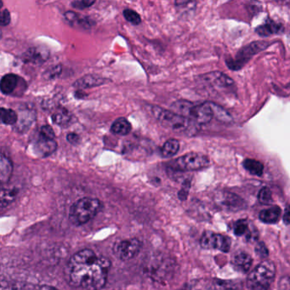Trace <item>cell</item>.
Returning a JSON list of instances; mask_svg holds the SVG:
<instances>
[{"instance_id": "1", "label": "cell", "mask_w": 290, "mask_h": 290, "mask_svg": "<svg viewBox=\"0 0 290 290\" xmlns=\"http://www.w3.org/2000/svg\"><path fill=\"white\" fill-rule=\"evenodd\" d=\"M111 261L85 248L72 255L65 269L72 287L79 290H100L107 284Z\"/></svg>"}, {"instance_id": "2", "label": "cell", "mask_w": 290, "mask_h": 290, "mask_svg": "<svg viewBox=\"0 0 290 290\" xmlns=\"http://www.w3.org/2000/svg\"><path fill=\"white\" fill-rule=\"evenodd\" d=\"M149 107L155 119L166 129L186 135H193L195 133L196 123L193 120L181 116L171 110L164 109L158 106H150Z\"/></svg>"}, {"instance_id": "3", "label": "cell", "mask_w": 290, "mask_h": 290, "mask_svg": "<svg viewBox=\"0 0 290 290\" xmlns=\"http://www.w3.org/2000/svg\"><path fill=\"white\" fill-rule=\"evenodd\" d=\"M102 209L100 201L94 197H83L75 202L69 210V219L75 226H82L93 219Z\"/></svg>"}, {"instance_id": "4", "label": "cell", "mask_w": 290, "mask_h": 290, "mask_svg": "<svg viewBox=\"0 0 290 290\" xmlns=\"http://www.w3.org/2000/svg\"><path fill=\"white\" fill-rule=\"evenodd\" d=\"M275 265L271 261H264L252 271L248 278V288H260L267 290L274 281Z\"/></svg>"}, {"instance_id": "5", "label": "cell", "mask_w": 290, "mask_h": 290, "mask_svg": "<svg viewBox=\"0 0 290 290\" xmlns=\"http://www.w3.org/2000/svg\"><path fill=\"white\" fill-rule=\"evenodd\" d=\"M210 163V158L207 155L200 152H189L169 164L175 170L193 171L206 168Z\"/></svg>"}, {"instance_id": "6", "label": "cell", "mask_w": 290, "mask_h": 290, "mask_svg": "<svg viewBox=\"0 0 290 290\" xmlns=\"http://www.w3.org/2000/svg\"><path fill=\"white\" fill-rule=\"evenodd\" d=\"M270 46V43L256 41L241 48L236 55L235 59L227 61V66L232 70H239L248 62L254 55L264 50Z\"/></svg>"}, {"instance_id": "7", "label": "cell", "mask_w": 290, "mask_h": 290, "mask_svg": "<svg viewBox=\"0 0 290 290\" xmlns=\"http://www.w3.org/2000/svg\"><path fill=\"white\" fill-rule=\"evenodd\" d=\"M142 248V242L138 239H131L118 242L113 246V251L120 261H128L138 255Z\"/></svg>"}, {"instance_id": "8", "label": "cell", "mask_w": 290, "mask_h": 290, "mask_svg": "<svg viewBox=\"0 0 290 290\" xmlns=\"http://www.w3.org/2000/svg\"><path fill=\"white\" fill-rule=\"evenodd\" d=\"M200 243L203 248L219 249L222 252H228L231 248L230 239L212 232H205L201 239Z\"/></svg>"}, {"instance_id": "9", "label": "cell", "mask_w": 290, "mask_h": 290, "mask_svg": "<svg viewBox=\"0 0 290 290\" xmlns=\"http://www.w3.org/2000/svg\"><path fill=\"white\" fill-rule=\"evenodd\" d=\"M57 143L55 139L44 138L39 136L33 145L34 153L41 158H46L53 154L57 149Z\"/></svg>"}, {"instance_id": "10", "label": "cell", "mask_w": 290, "mask_h": 290, "mask_svg": "<svg viewBox=\"0 0 290 290\" xmlns=\"http://www.w3.org/2000/svg\"><path fill=\"white\" fill-rule=\"evenodd\" d=\"M202 78L204 82L216 87L228 88L234 84V81L232 80L231 77L220 72H212L210 73H207L203 75Z\"/></svg>"}, {"instance_id": "11", "label": "cell", "mask_w": 290, "mask_h": 290, "mask_svg": "<svg viewBox=\"0 0 290 290\" xmlns=\"http://www.w3.org/2000/svg\"><path fill=\"white\" fill-rule=\"evenodd\" d=\"M48 50L41 47H32L23 55V61L32 64H42L48 58Z\"/></svg>"}, {"instance_id": "12", "label": "cell", "mask_w": 290, "mask_h": 290, "mask_svg": "<svg viewBox=\"0 0 290 290\" xmlns=\"http://www.w3.org/2000/svg\"><path fill=\"white\" fill-rule=\"evenodd\" d=\"M108 81L106 77H100L98 75H85L77 79L73 84V86L77 89H90L103 85L108 83Z\"/></svg>"}, {"instance_id": "13", "label": "cell", "mask_w": 290, "mask_h": 290, "mask_svg": "<svg viewBox=\"0 0 290 290\" xmlns=\"http://www.w3.org/2000/svg\"><path fill=\"white\" fill-rule=\"evenodd\" d=\"M255 32L262 37L281 34L284 32V27L280 23H275L272 20H267L263 25L259 26Z\"/></svg>"}, {"instance_id": "14", "label": "cell", "mask_w": 290, "mask_h": 290, "mask_svg": "<svg viewBox=\"0 0 290 290\" xmlns=\"http://www.w3.org/2000/svg\"><path fill=\"white\" fill-rule=\"evenodd\" d=\"M20 78L14 73H8L2 77L0 83V89L4 95H11L16 91L17 85L19 84Z\"/></svg>"}, {"instance_id": "15", "label": "cell", "mask_w": 290, "mask_h": 290, "mask_svg": "<svg viewBox=\"0 0 290 290\" xmlns=\"http://www.w3.org/2000/svg\"><path fill=\"white\" fill-rule=\"evenodd\" d=\"M13 173V164L10 158L2 154L0 158V180L1 183L7 184L10 181Z\"/></svg>"}, {"instance_id": "16", "label": "cell", "mask_w": 290, "mask_h": 290, "mask_svg": "<svg viewBox=\"0 0 290 290\" xmlns=\"http://www.w3.org/2000/svg\"><path fill=\"white\" fill-rule=\"evenodd\" d=\"M251 256L246 253H239L232 259V264L236 269L242 272H247L252 266Z\"/></svg>"}, {"instance_id": "17", "label": "cell", "mask_w": 290, "mask_h": 290, "mask_svg": "<svg viewBox=\"0 0 290 290\" xmlns=\"http://www.w3.org/2000/svg\"><path fill=\"white\" fill-rule=\"evenodd\" d=\"M35 120V113L30 110H26L22 112L18 119V122L16 123V129L19 132H25L28 130L33 121Z\"/></svg>"}, {"instance_id": "18", "label": "cell", "mask_w": 290, "mask_h": 290, "mask_svg": "<svg viewBox=\"0 0 290 290\" xmlns=\"http://www.w3.org/2000/svg\"><path fill=\"white\" fill-rule=\"evenodd\" d=\"M132 129L131 123L124 118H120L111 126V132L117 136H127Z\"/></svg>"}, {"instance_id": "19", "label": "cell", "mask_w": 290, "mask_h": 290, "mask_svg": "<svg viewBox=\"0 0 290 290\" xmlns=\"http://www.w3.org/2000/svg\"><path fill=\"white\" fill-rule=\"evenodd\" d=\"M280 208L278 207H272L267 210H264L260 213V219L264 223L273 224L279 220L281 217Z\"/></svg>"}, {"instance_id": "20", "label": "cell", "mask_w": 290, "mask_h": 290, "mask_svg": "<svg viewBox=\"0 0 290 290\" xmlns=\"http://www.w3.org/2000/svg\"><path fill=\"white\" fill-rule=\"evenodd\" d=\"M180 142L176 139H169L162 146L160 153L163 158L174 157L179 152Z\"/></svg>"}, {"instance_id": "21", "label": "cell", "mask_w": 290, "mask_h": 290, "mask_svg": "<svg viewBox=\"0 0 290 290\" xmlns=\"http://www.w3.org/2000/svg\"><path fill=\"white\" fill-rule=\"evenodd\" d=\"M65 17L69 23L77 24L84 28H90L92 26V21L85 16H81L73 11H68L65 13Z\"/></svg>"}, {"instance_id": "22", "label": "cell", "mask_w": 290, "mask_h": 290, "mask_svg": "<svg viewBox=\"0 0 290 290\" xmlns=\"http://www.w3.org/2000/svg\"><path fill=\"white\" fill-rule=\"evenodd\" d=\"M241 284L239 282L215 279L211 282V290H239Z\"/></svg>"}, {"instance_id": "23", "label": "cell", "mask_w": 290, "mask_h": 290, "mask_svg": "<svg viewBox=\"0 0 290 290\" xmlns=\"http://www.w3.org/2000/svg\"><path fill=\"white\" fill-rule=\"evenodd\" d=\"M219 203L224 206L228 207L229 209L235 210L236 208L242 207V200L240 199L238 196L232 193H222L220 195Z\"/></svg>"}, {"instance_id": "24", "label": "cell", "mask_w": 290, "mask_h": 290, "mask_svg": "<svg viewBox=\"0 0 290 290\" xmlns=\"http://www.w3.org/2000/svg\"><path fill=\"white\" fill-rule=\"evenodd\" d=\"M243 167L251 174L261 176L264 172V165L255 159L248 158L243 161Z\"/></svg>"}, {"instance_id": "25", "label": "cell", "mask_w": 290, "mask_h": 290, "mask_svg": "<svg viewBox=\"0 0 290 290\" xmlns=\"http://www.w3.org/2000/svg\"><path fill=\"white\" fill-rule=\"evenodd\" d=\"M71 120V113L66 108L58 109L52 115V121L59 126L67 125Z\"/></svg>"}, {"instance_id": "26", "label": "cell", "mask_w": 290, "mask_h": 290, "mask_svg": "<svg viewBox=\"0 0 290 290\" xmlns=\"http://www.w3.org/2000/svg\"><path fill=\"white\" fill-rule=\"evenodd\" d=\"M210 106L213 111L214 118L218 120L219 122H230L232 121V118L230 113L224 109L222 107H220L217 104L214 102H210Z\"/></svg>"}, {"instance_id": "27", "label": "cell", "mask_w": 290, "mask_h": 290, "mask_svg": "<svg viewBox=\"0 0 290 290\" xmlns=\"http://www.w3.org/2000/svg\"><path fill=\"white\" fill-rule=\"evenodd\" d=\"M19 116L12 109L1 108V122L6 125H15L18 122Z\"/></svg>"}, {"instance_id": "28", "label": "cell", "mask_w": 290, "mask_h": 290, "mask_svg": "<svg viewBox=\"0 0 290 290\" xmlns=\"http://www.w3.org/2000/svg\"><path fill=\"white\" fill-rule=\"evenodd\" d=\"M16 195V190L15 188H2L1 192V207H4L9 205Z\"/></svg>"}, {"instance_id": "29", "label": "cell", "mask_w": 290, "mask_h": 290, "mask_svg": "<svg viewBox=\"0 0 290 290\" xmlns=\"http://www.w3.org/2000/svg\"><path fill=\"white\" fill-rule=\"evenodd\" d=\"M122 15L129 23H132L133 25H139L142 23V17L135 10L131 9H125L122 12Z\"/></svg>"}, {"instance_id": "30", "label": "cell", "mask_w": 290, "mask_h": 290, "mask_svg": "<svg viewBox=\"0 0 290 290\" xmlns=\"http://www.w3.org/2000/svg\"><path fill=\"white\" fill-rule=\"evenodd\" d=\"M258 198L261 203L266 204L270 203L272 199L271 190L266 187L261 188V191L259 192Z\"/></svg>"}, {"instance_id": "31", "label": "cell", "mask_w": 290, "mask_h": 290, "mask_svg": "<svg viewBox=\"0 0 290 290\" xmlns=\"http://www.w3.org/2000/svg\"><path fill=\"white\" fill-rule=\"evenodd\" d=\"M248 223L246 222L245 220H239L238 222L235 224V228H234V232L237 236L244 235L245 233L248 231Z\"/></svg>"}, {"instance_id": "32", "label": "cell", "mask_w": 290, "mask_h": 290, "mask_svg": "<svg viewBox=\"0 0 290 290\" xmlns=\"http://www.w3.org/2000/svg\"><path fill=\"white\" fill-rule=\"evenodd\" d=\"M44 138L55 139V132L49 125H44L39 130V136Z\"/></svg>"}, {"instance_id": "33", "label": "cell", "mask_w": 290, "mask_h": 290, "mask_svg": "<svg viewBox=\"0 0 290 290\" xmlns=\"http://www.w3.org/2000/svg\"><path fill=\"white\" fill-rule=\"evenodd\" d=\"M95 3V1H89V0H82V1H73L72 2V6L75 9H79V10H84L86 8L91 7L92 4Z\"/></svg>"}, {"instance_id": "34", "label": "cell", "mask_w": 290, "mask_h": 290, "mask_svg": "<svg viewBox=\"0 0 290 290\" xmlns=\"http://www.w3.org/2000/svg\"><path fill=\"white\" fill-rule=\"evenodd\" d=\"M10 23V11L4 9L1 11L0 13V25L1 26H5L9 25Z\"/></svg>"}, {"instance_id": "35", "label": "cell", "mask_w": 290, "mask_h": 290, "mask_svg": "<svg viewBox=\"0 0 290 290\" xmlns=\"http://www.w3.org/2000/svg\"><path fill=\"white\" fill-rule=\"evenodd\" d=\"M61 71V68L59 66H55L54 68H50L49 70H47L45 75L47 77V79H54L60 75Z\"/></svg>"}, {"instance_id": "36", "label": "cell", "mask_w": 290, "mask_h": 290, "mask_svg": "<svg viewBox=\"0 0 290 290\" xmlns=\"http://www.w3.org/2000/svg\"><path fill=\"white\" fill-rule=\"evenodd\" d=\"M255 252L256 254L261 256V257H266L268 255V250L266 245L263 242H260L258 244L256 245L255 247Z\"/></svg>"}, {"instance_id": "37", "label": "cell", "mask_w": 290, "mask_h": 290, "mask_svg": "<svg viewBox=\"0 0 290 290\" xmlns=\"http://www.w3.org/2000/svg\"><path fill=\"white\" fill-rule=\"evenodd\" d=\"M278 290H290V277L281 278L278 284Z\"/></svg>"}, {"instance_id": "38", "label": "cell", "mask_w": 290, "mask_h": 290, "mask_svg": "<svg viewBox=\"0 0 290 290\" xmlns=\"http://www.w3.org/2000/svg\"><path fill=\"white\" fill-rule=\"evenodd\" d=\"M67 140L68 142L72 144V145H77L79 142H80V138L77 134L75 133H69L67 136Z\"/></svg>"}, {"instance_id": "39", "label": "cell", "mask_w": 290, "mask_h": 290, "mask_svg": "<svg viewBox=\"0 0 290 290\" xmlns=\"http://www.w3.org/2000/svg\"><path fill=\"white\" fill-rule=\"evenodd\" d=\"M27 290H59L55 288L51 287V286H48V285H41V286H35V287L32 288V289H29Z\"/></svg>"}, {"instance_id": "40", "label": "cell", "mask_w": 290, "mask_h": 290, "mask_svg": "<svg viewBox=\"0 0 290 290\" xmlns=\"http://www.w3.org/2000/svg\"><path fill=\"white\" fill-rule=\"evenodd\" d=\"M284 221L285 224H290V212H286L284 215Z\"/></svg>"}]
</instances>
